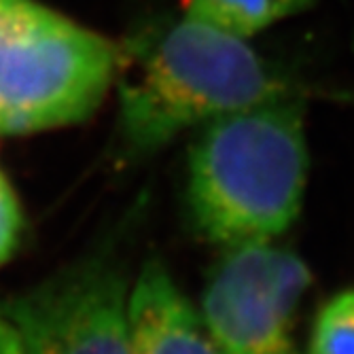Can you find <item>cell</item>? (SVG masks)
I'll return each instance as SVG.
<instances>
[{
    "instance_id": "2",
    "label": "cell",
    "mask_w": 354,
    "mask_h": 354,
    "mask_svg": "<svg viewBox=\"0 0 354 354\" xmlns=\"http://www.w3.org/2000/svg\"><path fill=\"white\" fill-rule=\"evenodd\" d=\"M308 168L304 95L223 115L189 153L191 225L223 248L272 242L299 216Z\"/></svg>"
},
{
    "instance_id": "9",
    "label": "cell",
    "mask_w": 354,
    "mask_h": 354,
    "mask_svg": "<svg viewBox=\"0 0 354 354\" xmlns=\"http://www.w3.org/2000/svg\"><path fill=\"white\" fill-rule=\"evenodd\" d=\"M21 208L13 191V185L0 170V266L7 263L19 246L21 238Z\"/></svg>"
},
{
    "instance_id": "6",
    "label": "cell",
    "mask_w": 354,
    "mask_h": 354,
    "mask_svg": "<svg viewBox=\"0 0 354 354\" xmlns=\"http://www.w3.org/2000/svg\"><path fill=\"white\" fill-rule=\"evenodd\" d=\"M130 354H221L200 312L159 259H149L127 293Z\"/></svg>"
},
{
    "instance_id": "8",
    "label": "cell",
    "mask_w": 354,
    "mask_h": 354,
    "mask_svg": "<svg viewBox=\"0 0 354 354\" xmlns=\"http://www.w3.org/2000/svg\"><path fill=\"white\" fill-rule=\"evenodd\" d=\"M308 354H354V288L333 295L318 310Z\"/></svg>"
},
{
    "instance_id": "10",
    "label": "cell",
    "mask_w": 354,
    "mask_h": 354,
    "mask_svg": "<svg viewBox=\"0 0 354 354\" xmlns=\"http://www.w3.org/2000/svg\"><path fill=\"white\" fill-rule=\"evenodd\" d=\"M0 354H19L17 337L3 316H0Z\"/></svg>"
},
{
    "instance_id": "3",
    "label": "cell",
    "mask_w": 354,
    "mask_h": 354,
    "mask_svg": "<svg viewBox=\"0 0 354 354\" xmlns=\"http://www.w3.org/2000/svg\"><path fill=\"white\" fill-rule=\"evenodd\" d=\"M121 45L39 0H0V136L89 119L115 85Z\"/></svg>"
},
{
    "instance_id": "4",
    "label": "cell",
    "mask_w": 354,
    "mask_h": 354,
    "mask_svg": "<svg viewBox=\"0 0 354 354\" xmlns=\"http://www.w3.org/2000/svg\"><path fill=\"white\" fill-rule=\"evenodd\" d=\"M312 274L272 242L225 248L210 270L200 316L221 354H301L295 316Z\"/></svg>"
},
{
    "instance_id": "5",
    "label": "cell",
    "mask_w": 354,
    "mask_h": 354,
    "mask_svg": "<svg viewBox=\"0 0 354 354\" xmlns=\"http://www.w3.org/2000/svg\"><path fill=\"white\" fill-rule=\"evenodd\" d=\"M130 282L111 257H91L11 297L0 316L19 354H130Z\"/></svg>"
},
{
    "instance_id": "1",
    "label": "cell",
    "mask_w": 354,
    "mask_h": 354,
    "mask_svg": "<svg viewBox=\"0 0 354 354\" xmlns=\"http://www.w3.org/2000/svg\"><path fill=\"white\" fill-rule=\"evenodd\" d=\"M117 138L145 157L223 115L304 95L244 39L196 19L159 21L125 45L117 73Z\"/></svg>"
},
{
    "instance_id": "7",
    "label": "cell",
    "mask_w": 354,
    "mask_h": 354,
    "mask_svg": "<svg viewBox=\"0 0 354 354\" xmlns=\"http://www.w3.org/2000/svg\"><path fill=\"white\" fill-rule=\"evenodd\" d=\"M185 13L225 35L248 41L259 32L310 11L316 0H185Z\"/></svg>"
}]
</instances>
